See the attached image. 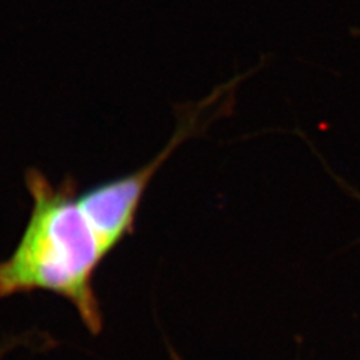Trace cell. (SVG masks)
<instances>
[{
	"instance_id": "obj_1",
	"label": "cell",
	"mask_w": 360,
	"mask_h": 360,
	"mask_svg": "<svg viewBox=\"0 0 360 360\" xmlns=\"http://www.w3.org/2000/svg\"><path fill=\"white\" fill-rule=\"evenodd\" d=\"M25 184L32 210L14 251L0 262V299L53 292L70 302L87 330L98 335L104 315L95 275L110 252L78 202V182L66 176L53 184L38 168H29Z\"/></svg>"
},
{
	"instance_id": "obj_2",
	"label": "cell",
	"mask_w": 360,
	"mask_h": 360,
	"mask_svg": "<svg viewBox=\"0 0 360 360\" xmlns=\"http://www.w3.org/2000/svg\"><path fill=\"white\" fill-rule=\"evenodd\" d=\"M233 110L229 90L222 84L206 98L179 105L176 131L152 161L129 174L110 179L80 193L78 202L108 252L134 234L146 191L168 158L186 140L205 135L212 123L231 116Z\"/></svg>"
},
{
	"instance_id": "obj_3",
	"label": "cell",
	"mask_w": 360,
	"mask_h": 360,
	"mask_svg": "<svg viewBox=\"0 0 360 360\" xmlns=\"http://www.w3.org/2000/svg\"><path fill=\"white\" fill-rule=\"evenodd\" d=\"M353 197H354L357 201H360V193H359V191H354V193H353Z\"/></svg>"
}]
</instances>
